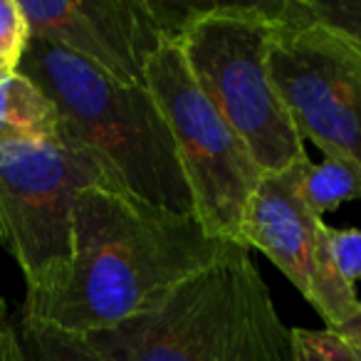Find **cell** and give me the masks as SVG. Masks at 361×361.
Returning <instances> with one entry per match:
<instances>
[{
  "mask_svg": "<svg viewBox=\"0 0 361 361\" xmlns=\"http://www.w3.org/2000/svg\"><path fill=\"white\" fill-rule=\"evenodd\" d=\"M72 267L52 295L25 300L23 317L90 336L156 310L178 285L240 243L216 238L196 216L149 206L111 186L77 196Z\"/></svg>",
  "mask_w": 361,
  "mask_h": 361,
  "instance_id": "cell-1",
  "label": "cell"
},
{
  "mask_svg": "<svg viewBox=\"0 0 361 361\" xmlns=\"http://www.w3.org/2000/svg\"><path fill=\"white\" fill-rule=\"evenodd\" d=\"M20 72L52 99L60 134L90 151L116 186L149 206L196 216L173 136L146 85H119L37 37L27 42Z\"/></svg>",
  "mask_w": 361,
  "mask_h": 361,
  "instance_id": "cell-2",
  "label": "cell"
},
{
  "mask_svg": "<svg viewBox=\"0 0 361 361\" xmlns=\"http://www.w3.org/2000/svg\"><path fill=\"white\" fill-rule=\"evenodd\" d=\"M87 341L109 361H292V329L245 245Z\"/></svg>",
  "mask_w": 361,
  "mask_h": 361,
  "instance_id": "cell-3",
  "label": "cell"
},
{
  "mask_svg": "<svg viewBox=\"0 0 361 361\" xmlns=\"http://www.w3.org/2000/svg\"><path fill=\"white\" fill-rule=\"evenodd\" d=\"M275 30V3H252L198 6L178 32L188 72L262 173H282L310 159L267 70Z\"/></svg>",
  "mask_w": 361,
  "mask_h": 361,
  "instance_id": "cell-4",
  "label": "cell"
},
{
  "mask_svg": "<svg viewBox=\"0 0 361 361\" xmlns=\"http://www.w3.org/2000/svg\"><path fill=\"white\" fill-rule=\"evenodd\" d=\"M92 186L119 188L109 171L67 136L0 144V245L25 277V300L52 295L65 282L75 252L77 196Z\"/></svg>",
  "mask_w": 361,
  "mask_h": 361,
  "instance_id": "cell-5",
  "label": "cell"
},
{
  "mask_svg": "<svg viewBox=\"0 0 361 361\" xmlns=\"http://www.w3.org/2000/svg\"><path fill=\"white\" fill-rule=\"evenodd\" d=\"M144 85L173 136L196 218L211 235L240 243L245 211L265 173L193 80L178 37L151 57Z\"/></svg>",
  "mask_w": 361,
  "mask_h": 361,
  "instance_id": "cell-6",
  "label": "cell"
},
{
  "mask_svg": "<svg viewBox=\"0 0 361 361\" xmlns=\"http://www.w3.org/2000/svg\"><path fill=\"white\" fill-rule=\"evenodd\" d=\"M275 11L267 70L287 116L324 159L361 169V50L305 18L292 0L275 3Z\"/></svg>",
  "mask_w": 361,
  "mask_h": 361,
  "instance_id": "cell-7",
  "label": "cell"
},
{
  "mask_svg": "<svg viewBox=\"0 0 361 361\" xmlns=\"http://www.w3.org/2000/svg\"><path fill=\"white\" fill-rule=\"evenodd\" d=\"M310 159L257 183L240 228V245L257 247L319 312L326 329L349 344L361 341V297L334 270L326 223L305 206L300 180Z\"/></svg>",
  "mask_w": 361,
  "mask_h": 361,
  "instance_id": "cell-8",
  "label": "cell"
},
{
  "mask_svg": "<svg viewBox=\"0 0 361 361\" xmlns=\"http://www.w3.org/2000/svg\"><path fill=\"white\" fill-rule=\"evenodd\" d=\"M30 37L90 62L119 85H144L151 57L198 6L154 0H18Z\"/></svg>",
  "mask_w": 361,
  "mask_h": 361,
  "instance_id": "cell-9",
  "label": "cell"
},
{
  "mask_svg": "<svg viewBox=\"0 0 361 361\" xmlns=\"http://www.w3.org/2000/svg\"><path fill=\"white\" fill-rule=\"evenodd\" d=\"M60 139L52 99L23 72L0 82V144H45Z\"/></svg>",
  "mask_w": 361,
  "mask_h": 361,
  "instance_id": "cell-10",
  "label": "cell"
},
{
  "mask_svg": "<svg viewBox=\"0 0 361 361\" xmlns=\"http://www.w3.org/2000/svg\"><path fill=\"white\" fill-rule=\"evenodd\" d=\"M305 206L322 218L324 213L361 201V169L344 159H324L322 164H307L300 180Z\"/></svg>",
  "mask_w": 361,
  "mask_h": 361,
  "instance_id": "cell-11",
  "label": "cell"
},
{
  "mask_svg": "<svg viewBox=\"0 0 361 361\" xmlns=\"http://www.w3.org/2000/svg\"><path fill=\"white\" fill-rule=\"evenodd\" d=\"M18 334L23 361H109L87 341V336L70 334L30 317H18Z\"/></svg>",
  "mask_w": 361,
  "mask_h": 361,
  "instance_id": "cell-12",
  "label": "cell"
},
{
  "mask_svg": "<svg viewBox=\"0 0 361 361\" xmlns=\"http://www.w3.org/2000/svg\"><path fill=\"white\" fill-rule=\"evenodd\" d=\"M310 20L344 35L361 50V0H292Z\"/></svg>",
  "mask_w": 361,
  "mask_h": 361,
  "instance_id": "cell-13",
  "label": "cell"
},
{
  "mask_svg": "<svg viewBox=\"0 0 361 361\" xmlns=\"http://www.w3.org/2000/svg\"><path fill=\"white\" fill-rule=\"evenodd\" d=\"M30 27L18 0H0V82L20 72Z\"/></svg>",
  "mask_w": 361,
  "mask_h": 361,
  "instance_id": "cell-14",
  "label": "cell"
},
{
  "mask_svg": "<svg viewBox=\"0 0 361 361\" xmlns=\"http://www.w3.org/2000/svg\"><path fill=\"white\" fill-rule=\"evenodd\" d=\"M292 361H359L354 346L329 329H292Z\"/></svg>",
  "mask_w": 361,
  "mask_h": 361,
  "instance_id": "cell-15",
  "label": "cell"
},
{
  "mask_svg": "<svg viewBox=\"0 0 361 361\" xmlns=\"http://www.w3.org/2000/svg\"><path fill=\"white\" fill-rule=\"evenodd\" d=\"M326 247L334 270L354 287L361 280V228H326Z\"/></svg>",
  "mask_w": 361,
  "mask_h": 361,
  "instance_id": "cell-16",
  "label": "cell"
},
{
  "mask_svg": "<svg viewBox=\"0 0 361 361\" xmlns=\"http://www.w3.org/2000/svg\"><path fill=\"white\" fill-rule=\"evenodd\" d=\"M0 361H23L18 319H13L6 300H0Z\"/></svg>",
  "mask_w": 361,
  "mask_h": 361,
  "instance_id": "cell-17",
  "label": "cell"
},
{
  "mask_svg": "<svg viewBox=\"0 0 361 361\" xmlns=\"http://www.w3.org/2000/svg\"><path fill=\"white\" fill-rule=\"evenodd\" d=\"M354 346V354H356V359L361 361V341H356V344H351Z\"/></svg>",
  "mask_w": 361,
  "mask_h": 361,
  "instance_id": "cell-18",
  "label": "cell"
}]
</instances>
